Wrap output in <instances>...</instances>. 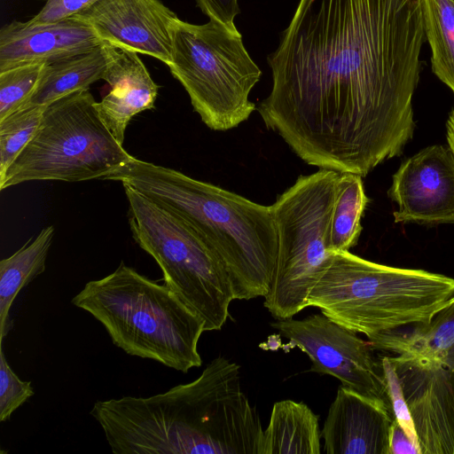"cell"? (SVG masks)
I'll list each match as a JSON object with an SVG mask.
<instances>
[{"instance_id": "6da1fadb", "label": "cell", "mask_w": 454, "mask_h": 454, "mask_svg": "<svg viewBox=\"0 0 454 454\" xmlns=\"http://www.w3.org/2000/svg\"><path fill=\"white\" fill-rule=\"evenodd\" d=\"M424 39L418 0H300L256 111L307 164L365 176L413 136Z\"/></svg>"}, {"instance_id": "7a4b0ae2", "label": "cell", "mask_w": 454, "mask_h": 454, "mask_svg": "<svg viewBox=\"0 0 454 454\" xmlns=\"http://www.w3.org/2000/svg\"><path fill=\"white\" fill-rule=\"evenodd\" d=\"M90 415L115 454H258L263 434L239 366L221 356L190 383L97 401Z\"/></svg>"}, {"instance_id": "3957f363", "label": "cell", "mask_w": 454, "mask_h": 454, "mask_svg": "<svg viewBox=\"0 0 454 454\" xmlns=\"http://www.w3.org/2000/svg\"><path fill=\"white\" fill-rule=\"evenodd\" d=\"M103 180L134 188L194 228L225 266L235 300L267 294L278 252L270 206L134 157Z\"/></svg>"}, {"instance_id": "277c9868", "label": "cell", "mask_w": 454, "mask_h": 454, "mask_svg": "<svg viewBox=\"0 0 454 454\" xmlns=\"http://www.w3.org/2000/svg\"><path fill=\"white\" fill-rule=\"evenodd\" d=\"M71 301L99 321L114 344L129 356L182 372L202 364L198 342L205 321L168 286L123 262L111 274L85 284Z\"/></svg>"}, {"instance_id": "5b68a950", "label": "cell", "mask_w": 454, "mask_h": 454, "mask_svg": "<svg viewBox=\"0 0 454 454\" xmlns=\"http://www.w3.org/2000/svg\"><path fill=\"white\" fill-rule=\"evenodd\" d=\"M454 297V278L376 263L348 251L333 259L311 290L308 307L370 335L429 322Z\"/></svg>"}, {"instance_id": "8992f818", "label": "cell", "mask_w": 454, "mask_h": 454, "mask_svg": "<svg viewBox=\"0 0 454 454\" xmlns=\"http://www.w3.org/2000/svg\"><path fill=\"white\" fill-rule=\"evenodd\" d=\"M340 172L318 168L300 176L270 206L278 252L264 307L277 320L293 318L330 265V224Z\"/></svg>"}, {"instance_id": "52a82bcc", "label": "cell", "mask_w": 454, "mask_h": 454, "mask_svg": "<svg viewBox=\"0 0 454 454\" xmlns=\"http://www.w3.org/2000/svg\"><path fill=\"white\" fill-rule=\"evenodd\" d=\"M168 67L188 93L194 111L212 130L234 129L256 110L249 95L262 71L238 29L212 20L196 25L178 18L173 26L172 60Z\"/></svg>"}, {"instance_id": "ba28073f", "label": "cell", "mask_w": 454, "mask_h": 454, "mask_svg": "<svg viewBox=\"0 0 454 454\" xmlns=\"http://www.w3.org/2000/svg\"><path fill=\"white\" fill-rule=\"evenodd\" d=\"M132 158L84 90L45 106L33 137L0 178V190L28 181L103 179Z\"/></svg>"}, {"instance_id": "9c48e42d", "label": "cell", "mask_w": 454, "mask_h": 454, "mask_svg": "<svg viewBox=\"0 0 454 454\" xmlns=\"http://www.w3.org/2000/svg\"><path fill=\"white\" fill-rule=\"evenodd\" d=\"M123 188L137 244L158 263L165 284L205 321V331L220 330L235 298L215 251L183 218L134 188Z\"/></svg>"}, {"instance_id": "30bf717a", "label": "cell", "mask_w": 454, "mask_h": 454, "mask_svg": "<svg viewBox=\"0 0 454 454\" xmlns=\"http://www.w3.org/2000/svg\"><path fill=\"white\" fill-rule=\"evenodd\" d=\"M271 326L289 340L290 348H298L309 357L310 371L329 374L343 386L390 405L380 359L357 333L324 314L280 319Z\"/></svg>"}, {"instance_id": "8fae6325", "label": "cell", "mask_w": 454, "mask_h": 454, "mask_svg": "<svg viewBox=\"0 0 454 454\" xmlns=\"http://www.w3.org/2000/svg\"><path fill=\"white\" fill-rule=\"evenodd\" d=\"M73 17L87 23L102 42L162 61L172 60L176 14L160 0H99Z\"/></svg>"}, {"instance_id": "7c38bea8", "label": "cell", "mask_w": 454, "mask_h": 454, "mask_svg": "<svg viewBox=\"0 0 454 454\" xmlns=\"http://www.w3.org/2000/svg\"><path fill=\"white\" fill-rule=\"evenodd\" d=\"M389 196L398 205L395 223H454V154L430 145L402 163Z\"/></svg>"}, {"instance_id": "4fadbf2b", "label": "cell", "mask_w": 454, "mask_h": 454, "mask_svg": "<svg viewBox=\"0 0 454 454\" xmlns=\"http://www.w3.org/2000/svg\"><path fill=\"white\" fill-rule=\"evenodd\" d=\"M101 43L87 23L73 16L51 22L13 20L0 30V72L51 64L93 51Z\"/></svg>"}, {"instance_id": "5bb4252c", "label": "cell", "mask_w": 454, "mask_h": 454, "mask_svg": "<svg viewBox=\"0 0 454 454\" xmlns=\"http://www.w3.org/2000/svg\"><path fill=\"white\" fill-rule=\"evenodd\" d=\"M395 419L390 405L343 385L326 416L321 437L327 454H389Z\"/></svg>"}, {"instance_id": "9a60e30c", "label": "cell", "mask_w": 454, "mask_h": 454, "mask_svg": "<svg viewBox=\"0 0 454 454\" xmlns=\"http://www.w3.org/2000/svg\"><path fill=\"white\" fill-rule=\"evenodd\" d=\"M396 367L421 454H454V368Z\"/></svg>"}, {"instance_id": "2e32d148", "label": "cell", "mask_w": 454, "mask_h": 454, "mask_svg": "<svg viewBox=\"0 0 454 454\" xmlns=\"http://www.w3.org/2000/svg\"><path fill=\"white\" fill-rule=\"evenodd\" d=\"M101 46L106 59L102 80L111 90L97 102V107L106 126L122 145L130 120L154 107L159 87L137 52L106 42Z\"/></svg>"}, {"instance_id": "e0dca14e", "label": "cell", "mask_w": 454, "mask_h": 454, "mask_svg": "<svg viewBox=\"0 0 454 454\" xmlns=\"http://www.w3.org/2000/svg\"><path fill=\"white\" fill-rule=\"evenodd\" d=\"M409 332L392 330L368 336L373 349L391 353L397 366L432 371L454 368V297L429 322Z\"/></svg>"}, {"instance_id": "ac0fdd59", "label": "cell", "mask_w": 454, "mask_h": 454, "mask_svg": "<svg viewBox=\"0 0 454 454\" xmlns=\"http://www.w3.org/2000/svg\"><path fill=\"white\" fill-rule=\"evenodd\" d=\"M318 417L302 402L274 403L258 454H319Z\"/></svg>"}, {"instance_id": "d6986e66", "label": "cell", "mask_w": 454, "mask_h": 454, "mask_svg": "<svg viewBox=\"0 0 454 454\" xmlns=\"http://www.w3.org/2000/svg\"><path fill=\"white\" fill-rule=\"evenodd\" d=\"M106 68L102 46L47 64L34 93L22 106H46L69 94L89 90L92 83L103 79Z\"/></svg>"}, {"instance_id": "ffe728a7", "label": "cell", "mask_w": 454, "mask_h": 454, "mask_svg": "<svg viewBox=\"0 0 454 454\" xmlns=\"http://www.w3.org/2000/svg\"><path fill=\"white\" fill-rule=\"evenodd\" d=\"M54 237V227L43 229L10 257L0 262V340L7 336L12 323L9 312L20 291L45 270Z\"/></svg>"}, {"instance_id": "44dd1931", "label": "cell", "mask_w": 454, "mask_h": 454, "mask_svg": "<svg viewBox=\"0 0 454 454\" xmlns=\"http://www.w3.org/2000/svg\"><path fill=\"white\" fill-rule=\"evenodd\" d=\"M368 201L362 176L340 173L330 224L328 247L331 252L348 251L356 245L362 231L361 217Z\"/></svg>"}, {"instance_id": "7402d4cb", "label": "cell", "mask_w": 454, "mask_h": 454, "mask_svg": "<svg viewBox=\"0 0 454 454\" xmlns=\"http://www.w3.org/2000/svg\"><path fill=\"white\" fill-rule=\"evenodd\" d=\"M434 74L454 93V0H418Z\"/></svg>"}, {"instance_id": "603a6c76", "label": "cell", "mask_w": 454, "mask_h": 454, "mask_svg": "<svg viewBox=\"0 0 454 454\" xmlns=\"http://www.w3.org/2000/svg\"><path fill=\"white\" fill-rule=\"evenodd\" d=\"M44 108L22 106L0 121V178L33 137Z\"/></svg>"}, {"instance_id": "cb8c5ba5", "label": "cell", "mask_w": 454, "mask_h": 454, "mask_svg": "<svg viewBox=\"0 0 454 454\" xmlns=\"http://www.w3.org/2000/svg\"><path fill=\"white\" fill-rule=\"evenodd\" d=\"M46 65H24L0 72V121L20 109L31 97Z\"/></svg>"}, {"instance_id": "d4e9b609", "label": "cell", "mask_w": 454, "mask_h": 454, "mask_svg": "<svg viewBox=\"0 0 454 454\" xmlns=\"http://www.w3.org/2000/svg\"><path fill=\"white\" fill-rule=\"evenodd\" d=\"M380 359L385 374L387 396L395 419L402 427L413 444L419 450L421 454L419 439L410 409L404 396L396 364L392 360L391 356H380Z\"/></svg>"}, {"instance_id": "484cf974", "label": "cell", "mask_w": 454, "mask_h": 454, "mask_svg": "<svg viewBox=\"0 0 454 454\" xmlns=\"http://www.w3.org/2000/svg\"><path fill=\"white\" fill-rule=\"evenodd\" d=\"M34 395L31 382L21 380L10 367L1 344L0 421L9 420L12 414Z\"/></svg>"}, {"instance_id": "4316f807", "label": "cell", "mask_w": 454, "mask_h": 454, "mask_svg": "<svg viewBox=\"0 0 454 454\" xmlns=\"http://www.w3.org/2000/svg\"><path fill=\"white\" fill-rule=\"evenodd\" d=\"M99 0H47L41 11L31 20L51 22L71 17L90 7Z\"/></svg>"}, {"instance_id": "83f0119b", "label": "cell", "mask_w": 454, "mask_h": 454, "mask_svg": "<svg viewBox=\"0 0 454 454\" xmlns=\"http://www.w3.org/2000/svg\"><path fill=\"white\" fill-rule=\"evenodd\" d=\"M198 6L209 20H215L230 29H238L234 24L239 13V0H196Z\"/></svg>"}, {"instance_id": "f1b7e54d", "label": "cell", "mask_w": 454, "mask_h": 454, "mask_svg": "<svg viewBox=\"0 0 454 454\" xmlns=\"http://www.w3.org/2000/svg\"><path fill=\"white\" fill-rule=\"evenodd\" d=\"M389 454H420L402 427L393 420L389 433Z\"/></svg>"}, {"instance_id": "f546056e", "label": "cell", "mask_w": 454, "mask_h": 454, "mask_svg": "<svg viewBox=\"0 0 454 454\" xmlns=\"http://www.w3.org/2000/svg\"><path fill=\"white\" fill-rule=\"evenodd\" d=\"M447 140L449 147L454 154V108L452 109L447 121Z\"/></svg>"}]
</instances>
